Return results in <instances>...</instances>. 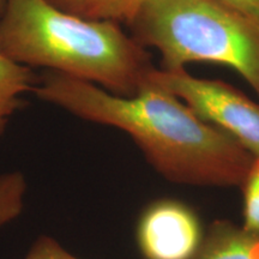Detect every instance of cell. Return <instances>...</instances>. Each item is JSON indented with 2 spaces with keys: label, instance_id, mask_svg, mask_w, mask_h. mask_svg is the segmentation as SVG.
Listing matches in <instances>:
<instances>
[{
  "label": "cell",
  "instance_id": "6da1fadb",
  "mask_svg": "<svg viewBox=\"0 0 259 259\" xmlns=\"http://www.w3.org/2000/svg\"><path fill=\"white\" fill-rule=\"evenodd\" d=\"M32 93L77 118L127 134L155 170L176 184L241 186L254 157L160 84L134 96L47 71Z\"/></svg>",
  "mask_w": 259,
  "mask_h": 259
},
{
  "label": "cell",
  "instance_id": "7a4b0ae2",
  "mask_svg": "<svg viewBox=\"0 0 259 259\" xmlns=\"http://www.w3.org/2000/svg\"><path fill=\"white\" fill-rule=\"evenodd\" d=\"M0 52L30 69L46 67L120 96L136 95L156 69L120 24L83 19L46 0H6Z\"/></svg>",
  "mask_w": 259,
  "mask_h": 259
},
{
  "label": "cell",
  "instance_id": "3957f363",
  "mask_svg": "<svg viewBox=\"0 0 259 259\" xmlns=\"http://www.w3.org/2000/svg\"><path fill=\"white\" fill-rule=\"evenodd\" d=\"M161 70L204 61L236 71L259 96V23L215 0H143L126 24Z\"/></svg>",
  "mask_w": 259,
  "mask_h": 259
},
{
  "label": "cell",
  "instance_id": "277c9868",
  "mask_svg": "<svg viewBox=\"0 0 259 259\" xmlns=\"http://www.w3.org/2000/svg\"><path fill=\"white\" fill-rule=\"evenodd\" d=\"M150 78L259 158V103L223 80L197 78L185 69L156 67Z\"/></svg>",
  "mask_w": 259,
  "mask_h": 259
},
{
  "label": "cell",
  "instance_id": "5b68a950",
  "mask_svg": "<svg viewBox=\"0 0 259 259\" xmlns=\"http://www.w3.org/2000/svg\"><path fill=\"white\" fill-rule=\"evenodd\" d=\"M204 236L198 215L177 199L154 200L142 211L136 227L144 259H196Z\"/></svg>",
  "mask_w": 259,
  "mask_h": 259
},
{
  "label": "cell",
  "instance_id": "8992f818",
  "mask_svg": "<svg viewBox=\"0 0 259 259\" xmlns=\"http://www.w3.org/2000/svg\"><path fill=\"white\" fill-rule=\"evenodd\" d=\"M196 259H259V238L226 220L210 226Z\"/></svg>",
  "mask_w": 259,
  "mask_h": 259
},
{
  "label": "cell",
  "instance_id": "52a82bcc",
  "mask_svg": "<svg viewBox=\"0 0 259 259\" xmlns=\"http://www.w3.org/2000/svg\"><path fill=\"white\" fill-rule=\"evenodd\" d=\"M35 85L36 78L30 67L9 59L0 52V137L21 107L23 96Z\"/></svg>",
  "mask_w": 259,
  "mask_h": 259
},
{
  "label": "cell",
  "instance_id": "ba28073f",
  "mask_svg": "<svg viewBox=\"0 0 259 259\" xmlns=\"http://www.w3.org/2000/svg\"><path fill=\"white\" fill-rule=\"evenodd\" d=\"M46 2L61 11L88 21L127 24L143 0H46Z\"/></svg>",
  "mask_w": 259,
  "mask_h": 259
},
{
  "label": "cell",
  "instance_id": "9c48e42d",
  "mask_svg": "<svg viewBox=\"0 0 259 259\" xmlns=\"http://www.w3.org/2000/svg\"><path fill=\"white\" fill-rule=\"evenodd\" d=\"M28 183L21 171H10L0 176V228L21 215Z\"/></svg>",
  "mask_w": 259,
  "mask_h": 259
},
{
  "label": "cell",
  "instance_id": "30bf717a",
  "mask_svg": "<svg viewBox=\"0 0 259 259\" xmlns=\"http://www.w3.org/2000/svg\"><path fill=\"white\" fill-rule=\"evenodd\" d=\"M242 228L259 238V158H254L241 184Z\"/></svg>",
  "mask_w": 259,
  "mask_h": 259
},
{
  "label": "cell",
  "instance_id": "8fae6325",
  "mask_svg": "<svg viewBox=\"0 0 259 259\" xmlns=\"http://www.w3.org/2000/svg\"><path fill=\"white\" fill-rule=\"evenodd\" d=\"M24 259H80L52 236L41 235L32 242Z\"/></svg>",
  "mask_w": 259,
  "mask_h": 259
},
{
  "label": "cell",
  "instance_id": "7c38bea8",
  "mask_svg": "<svg viewBox=\"0 0 259 259\" xmlns=\"http://www.w3.org/2000/svg\"><path fill=\"white\" fill-rule=\"evenodd\" d=\"M259 23V0H215Z\"/></svg>",
  "mask_w": 259,
  "mask_h": 259
},
{
  "label": "cell",
  "instance_id": "4fadbf2b",
  "mask_svg": "<svg viewBox=\"0 0 259 259\" xmlns=\"http://www.w3.org/2000/svg\"><path fill=\"white\" fill-rule=\"evenodd\" d=\"M5 5H6V0H0V15H2L3 11H4Z\"/></svg>",
  "mask_w": 259,
  "mask_h": 259
}]
</instances>
